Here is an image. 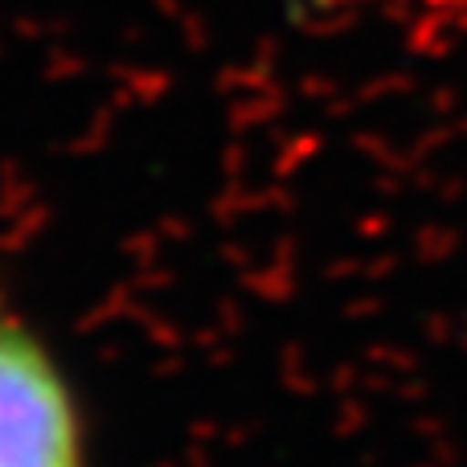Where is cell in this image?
I'll return each mask as SVG.
<instances>
[{"label": "cell", "instance_id": "1", "mask_svg": "<svg viewBox=\"0 0 467 467\" xmlns=\"http://www.w3.org/2000/svg\"><path fill=\"white\" fill-rule=\"evenodd\" d=\"M0 467H78L74 410L49 357L0 324Z\"/></svg>", "mask_w": 467, "mask_h": 467}]
</instances>
